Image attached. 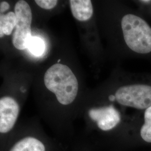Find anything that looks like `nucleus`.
I'll return each mask as SVG.
<instances>
[{"instance_id":"nucleus-2","label":"nucleus","mask_w":151,"mask_h":151,"mask_svg":"<svg viewBox=\"0 0 151 151\" xmlns=\"http://www.w3.org/2000/svg\"><path fill=\"white\" fill-rule=\"evenodd\" d=\"M44 82L47 88L55 95L62 106L70 105L75 101L78 83L75 74L66 65L57 63L46 71Z\"/></svg>"},{"instance_id":"nucleus-14","label":"nucleus","mask_w":151,"mask_h":151,"mask_svg":"<svg viewBox=\"0 0 151 151\" xmlns=\"http://www.w3.org/2000/svg\"><path fill=\"white\" fill-rule=\"evenodd\" d=\"M10 9V5L6 1H1L0 3V11L2 14Z\"/></svg>"},{"instance_id":"nucleus-3","label":"nucleus","mask_w":151,"mask_h":151,"mask_svg":"<svg viewBox=\"0 0 151 151\" xmlns=\"http://www.w3.org/2000/svg\"><path fill=\"white\" fill-rule=\"evenodd\" d=\"M60 146L54 139L40 132L14 130L0 143V151H60Z\"/></svg>"},{"instance_id":"nucleus-10","label":"nucleus","mask_w":151,"mask_h":151,"mask_svg":"<svg viewBox=\"0 0 151 151\" xmlns=\"http://www.w3.org/2000/svg\"><path fill=\"white\" fill-rule=\"evenodd\" d=\"M140 134L145 142L151 143V106L145 111L144 123L140 128Z\"/></svg>"},{"instance_id":"nucleus-4","label":"nucleus","mask_w":151,"mask_h":151,"mask_svg":"<svg viewBox=\"0 0 151 151\" xmlns=\"http://www.w3.org/2000/svg\"><path fill=\"white\" fill-rule=\"evenodd\" d=\"M119 105L138 110L151 106V83L137 82L119 87L114 95Z\"/></svg>"},{"instance_id":"nucleus-1","label":"nucleus","mask_w":151,"mask_h":151,"mask_svg":"<svg viewBox=\"0 0 151 151\" xmlns=\"http://www.w3.org/2000/svg\"><path fill=\"white\" fill-rule=\"evenodd\" d=\"M121 30L128 48L137 56H151V26L137 13L122 17Z\"/></svg>"},{"instance_id":"nucleus-5","label":"nucleus","mask_w":151,"mask_h":151,"mask_svg":"<svg viewBox=\"0 0 151 151\" xmlns=\"http://www.w3.org/2000/svg\"><path fill=\"white\" fill-rule=\"evenodd\" d=\"M14 12L16 17V24L12 35V44L16 49L24 50L27 48L32 38V12L27 2L20 0L16 2Z\"/></svg>"},{"instance_id":"nucleus-13","label":"nucleus","mask_w":151,"mask_h":151,"mask_svg":"<svg viewBox=\"0 0 151 151\" xmlns=\"http://www.w3.org/2000/svg\"><path fill=\"white\" fill-rule=\"evenodd\" d=\"M71 151H91L88 148V143L81 142L73 147Z\"/></svg>"},{"instance_id":"nucleus-9","label":"nucleus","mask_w":151,"mask_h":151,"mask_svg":"<svg viewBox=\"0 0 151 151\" xmlns=\"http://www.w3.org/2000/svg\"><path fill=\"white\" fill-rule=\"evenodd\" d=\"M16 17L15 12H9L6 14H1L0 16V37L4 35H11L13 30L15 29Z\"/></svg>"},{"instance_id":"nucleus-8","label":"nucleus","mask_w":151,"mask_h":151,"mask_svg":"<svg viewBox=\"0 0 151 151\" xmlns=\"http://www.w3.org/2000/svg\"><path fill=\"white\" fill-rule=\"evenodd\" d=\"M70 10L73 17L78 21L86 22L93 15V7L90 0H70Z\"/></svg>"},{"instance_id":"nucleus-7","label":"nucleus","mask_w":151,"mask_h":151,"mask_svg":"<svg viewBox=\"0 0 151 151\" xmlns=\"http://www.w3.org/2000/svg\"><path fill=\"white\" fill-rule=\"evenodd\" d=\"M87 114L97 129L103 132L114 129L122 121L121 114L112 104L92 107L87 110Z\"/></svg>"},{"instance_id":"nucleus-12","label":"nucleus","mask_w":151,"mask_h":151,"mask_svg":"<svg viewBox=\"0 0 151 151\" xmlns=\"http://www.w3.org/2000/svg\"><path fill=\"white\" fill-rule=\"evenodd\" d=\"M35 2L39 7L45 10L52 9L58 4L57 0H35Z\"/></svg>"},{"instance_id":"nucleus-6","label":"nucleus","mask_w":151,"mask_h":151,"mask_svg":"<svg viewBox=\"0 0 151 151\" xmlns=\"http://www.w3.org/2000/svg\"><path fill=\"white\" fill-rule=\"evenodd\" d=\"M20 112V106L16 99L6 96L0 99V143L14 131Z\"/></svg>"},{"instance_id":"nucleus-11","label":"nucleus","mask_w":151,"mask_h":151,"mask_svg":"<svg viewBox=\"0 0 151 151\" xmlns=\"http://www.w3.org/2000/svg\"><path fill=\"white\" fill-rule=\"evenodd\" d=\"M27 48L32 54L40 56L43 54L45 50V43L43 39L37 37H32Z\"/></svg>"}]
</instances>
